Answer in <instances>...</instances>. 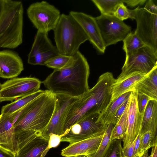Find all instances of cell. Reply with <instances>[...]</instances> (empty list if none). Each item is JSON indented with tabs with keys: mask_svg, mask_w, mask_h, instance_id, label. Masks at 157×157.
<instances>
[{
	"mask_svg": "<svg viewBox=\"0 0 157 157\" xmlns=\"http://www.w3.org/2000/svg\"><path fill=\"white\" fill-rule=\"evenodd\" d=\"M137 92L132 91L129 97L126 133L122 139L123 147L132 143L140 134L143 114L139 112L137 104Z\"/></svg>",
	"mask_w": 157,
	"mask_h": 157,
	"instance_id": "cell-14",
	"label": "cell"
},
{
	"mask_svg": "<svg viewBox=\"0 0 157 157\" xmlns=\"http://www.w3.org/2000/svg\"><path fill=\"white\" fill-rule=\"evenodd\" d=\"M62 136L53 133L49 135L47 148L48 151L50 149L56 147L59 145L61 142V138Z\"/></svg>",
	"mask_w": 157,
	"mask_h": 157,
	"instance_id": "cell-35",
	"label": "cell"
},
{
	"mask_svg": "<svg viewBox=\"0 0 157 157\" xmlns=\"http://www.w3.org/2000/svg\"><path fill=\"white\" fill-rule=\"evenodd\" d=\"M55 104L53 113L49 123L41 135L48 140L51 133L64 135V121L68 108L79 98L62 94H55Z\"/></svg>",
	"mask_w": 157,
	"mask_h": 157,
	"instance_id": "cell-12",
	"label": "cell"
},
{
	"mask_svg": "<svg viewBox=\"0 0 157 157\" xmlns=\"http://www.w3.org/2000/svg\"><path fill=\"white\" fill-rule=\"evenodd\" d=\"M141 140V135L139 134L134 140L133 157H137L138 156L140 148Z\"/></svg>",
	"mask_w": 157,
	"mask_h": 157,
	"instance_id": "cell-38",
	"label": "cell"
},
{
	"mask_svg": "<svg viewBox=\"0 0 157 157\" xmlns=\"http://www.w3.org/2000/svg\"><path fill=\"white\" fill-rule=\"evenodd\" d=\"M59 53L56 47L53 49L38 54L32 57L28 58V63L33 65H44V63L46 61Z\"/></svg>",
	"mask_w": 157,
	"mask_h": 157,
	"instance_id": "cell-30",
	"label": "cell"
},
{
	"mask_svg": "<svg viewBox=\"0 0 157 157\" xmlns=\"http://www.w3.org/2000/svg\"><path fill=\"white\" fill-rule=\"evenodd\" d=\"M48 34L45 32L37 31L31 50L28 55V58L56 47L52 43L48 36Z\"/></svg>",
	"mask_w": 157,
	"mask_h": 157,
	"instance_id": "cell-23",
	"label": "cell"
},
{
	"mask_svg": "<svg viewBox=\"0 0 157 157\" xmlns=\"http://www.w3.org/2000/svg\"><path fill=\"white\" fill-rule=\"evenodd\" d=\"M90 73L88 62L78 51L63 67L54 70L42 83L55 94L79 97L89 89Z\"/></svg>",
	"mask_w": 157,
	"mask_h": 157,
	"instance_id": "cell-2",
	"label": "cell"
},
{
	"mask_svg": "<svg viewBox=\"0 0 157 157\" xmlns=\"http://www.w3.org/2000/svg\"><path fill=\"white\" fill-rule=\"evenodd\" d=\"M103 157H123L121 140H112Z\"/></svg>",
	"mask_w": 157,
	"mask_h": 157,
	"instance_id": "cell-33",
	"label": "cell"
},
{
	"mask_svg": "<svg viewBox=\"0 0 157 157\" xmlns=\"http://www.w3.org/2000/svg\"><path fill=\"white\" fill-rule=\"evenodd\" d=\"M131 92L125 93L115 99L111 101L105 109L99 115L96 122L106 125L111 124L118 109L123 102L129 98Z\"/></svg>",
	"mask_w": 157,
	"mask_h": 157,
	"instance_id": "cell-22",
	"label": "cell"
},
{
	"mask_svg": "<svg viewBox=\"0 0 157 157\" xmlns=\"http://www.w3.org/2000/svg\"><path fill=\"white\" fill-rule=\"evenodd\" d=\"M129 102L122 115L113 128L111 136V140H122L125 135L127 129Z\"/></svg>",
	"mask_w": 157,
	"mask_h": 157,
	"instance_id": "cell-26",
	"label": "cell"
},
{
	"mask_svg": "<svg viewBox=\"0 0 157 157\" xmlns=\"http://www.w3.org/2000/svg\"><path fill=\"white\" fill-rule=\"evenodd\" d=\"M114 125L112 124H108L104 133L102 140L96 152L90 156V157H103L108 149L111 141V134Z\"/></svg>",
	"mask_w": 157,
	"mask_h": 157,
	"instance_id": "cell-28",
	"label": "cell"
},
{
	"mask_svg": "<svg viewBox=\"0 0 157 157\" xmlns=\"http://www.w3.org/2000/svg\"><path fill=\"white\" fill-rule=\"evenodd\" d=\"M152 99L147 95L140 93H137V101L140 113L143 114L148 101Z\"/></svg>",
	"mask_w": 157,
	"mask_h": 157,
	"instance_id": "cell-34",
	"label": "cell"
},
{
	"mask_svg": "<svg viewBox=\"0 0 157 157\" xmlns=\"http://www.w3.org/2000/svg\"><path fill=\"white\" fill-rule=\"evenodd\" d=\"M129 101V98L125 100L121 105L116 113L113 119L111 124L114 125L117 122L124 112Z\"/></svg>",
	"mask_w": 157,
	"mask_h": 157,
	"instance_id": "cell-36",
	"label": "cell"
},
{
	"mask_svg": "<svg viewBox=\"0 0 157 157\" xmlns=\"http://www.w3.org/2000/svg\"><path fill=\"white\" fill-rule=\"evenodd\" d=\"M98 117L90 116L78 121L64 133L61 137V142L72 144L104 133L107 125L97 123Z\"/></svg>",
	"mask_w": 157,
	"mask_h": 157,
	"instance_id": "cell-11",
	"label": "cell"
},
{
	"mask_svg": "<svg viewBox=\"0 0 157 157\" xmlns=\"http://www.w3.org/2000/svg\"><path fill=\"white\" fill-rule=\"evenodd\" d=\"M69 14L82 28L87 36L88 40L93 47L99 52L104 53L106 48L95 17L81 12L71 11Z\"/></svg>",
	"mask_w": 157,
	"mask_h": 157,
	"instance_id": "cell-13",
	"label": "cell"
},
{
	"mask_svg": "<svg viewBox=\"0 0 157 157\" xmlns=\"http://www.w3.org/2000/svg\"><path fill=\"white\" fill-rule=\"evenodd\" d=\"M136 34L147 46L157 54V6L153 0L146 2L144 7L136 8Z\"/></svg>",
	"mask_w": 157,
	"mask_h": 157,
	"instance_id": "cell-6",
	"label": "cell"
},
{
	"mask_svg": "<svg viewBox=\"0 0 157 157\" xmlns=\"http://www.w3.org/2000/svg\"><path fill=\"white\" fill-rule=\"evenodd\" d=\"M134 142L132 143L122 147L123 157H134L133 152Z\"/></svg>",
	"mask_w": 157,
	"mask_h": 157,
	"instance_id": "cell-37",
	"label": "cell"
},
{
	"mask_svg": "<svg viewBox=\"0 0 157 157\" xmlns=\"http://www.w3.org/2000/svg\"><path fill=\"white\" fill-rule=\"evenodd\" d=\"M115 80L111 72L104 73L99 77L94 86L70 106L64 121V133L84 117L99 116L111 101L112 86Z\"/></svg>",
	"mask_w": 157,
	"mask_h": 157,
	"instance_id": "cell-3",
	"label": "cell"
},
{
	"mask_svg": "<svg viewBox=\"0 0 157 157\" xmlns=\"http://www.w3.org/2000/svg\"><path fill=\"white\" fill-rule=\"evenodd\" d=\"M15 154L0 147V157H15Z\"/></svg>",
	"mask_w": 157,
	"mask_h": 157,
	"instance_id": "cell-39",
	"label": "cell"
},
{
	"mask_svg": "<svg viewBox=\"0 0 157 157\" xmlns=\"http://www.w3.org/2000/svg\"><path fill=\"white\" fill-rule=\"evenodd\" d=\"M136 9L133 10H129L127 8L123 3L120 4L113 16L122 21L128 18L132 20L135 19Z\"/></svg>",
	"mask_w": 157,
	"mask_h": 157,
	"instance_id": "cell-32",
	"label": "cell"
},
{
	"mask_svg": "<svg viewBox=\"0 0 157 157\" xmlns=\"http://www.w3.org/2000/svg\"><path fill=\"white\" fill-rule=\"evenodd\" d=\"M55 100V94L46 90L22 108L14 124V138L18 151L38 132L42 134L52 117Z\"/></svg>",
	"mask_w": 157,
	"mask_h": 157,
	"instance_id": "cell-1",
	"label": "cell"
},
{
	"mask_svg": "<svg viewBox=\"0 0 157 157\" xmlns=\"http://www.w3.org/2000/svg\"><path fill=\"white\" fill-rule=\"evenodd\" d=\"M23 70L22 61L17 53L8 50L0 51V78H15Z\"/></svg>",
	"mask_w": 157,
	"mask_h": 157,
	"instance_id": "cell-16",
	"label": "cell"
},
{
	"mask_svg": "<svg viewBox=\"0 0 157 157\" xmlns=\"http://www.w3.org/2000/svg\"><path fill=\"white\" fill-rule=\"evenodd\" d=\"M22 108L12 113L0 115V147L15 154L18 150L14 138V124Z\"/></svg>",
	"mask_w": 157,
	"mask_h": 157,
	"instance_id": "cell-15",
	"label": "cell"
},
{
	"mask_svg": "<svg viewBox=\"0 0 157 157\" xmlns=\"http://www.w3.org/2000/svg\"><path fill=\"white\" fill-rule=\"evenodd\" d=\"M1 84L0 83V86H1Z\"/></svg>",
	"mask_w": 157,
	"mask_h": 157,
	"instance_id": "cell-44",
	"label": "cell"
},
{
	"mask_svg": "<svg viewBox=\"0 0 157 157\" xmlns=\"http://www.w3.org/2000/svg\"><path fill=\"white\" fill-rule=\"evenodd\" d=\"M27 13L37 31L48 33L54 29L61 15L57 9L45 1L32 4L28 7Z\"/></svg>",
	"mask_w": 157,
	"mask_h": 157,
	"instance_id": "cell-7",
	"label": "cell"
},
{
	"mask_svg": "<svg viewBox=\"0 0 157 157\" xmlns=\"http://www.w3.org/2000/svg\"><path fill=\"white\" fill-rule=\"evenodd\" d=\"M105 47L123 41L131 27L114 16L101 14L95 17Z\"/></svg>",
	"mask_w": 157,
	"mask_h": 157,
	"instance_id": "cell-10",
	"label": "cell"
},
{
	"mask_svg": "<svg viewBox=\"0 0 157 157\" xmlns=\"http://www.w3.org/2000/svg\"><path fill=\"white\" fill-rule=\"evenodd\" d=\"M41 82L34 77H26L11 78L1 84L0 102L12 101L39 90Z\"/></svg>",
	"mask_w": 157,
	"mask_h": 157,
	"instance_id": "cell-9",
	"label": "cell"
},
{
	"mask_svg": "<svg viewBox=\"0 0 157 157\" xmlns=\"http://www.w3.org/2000/svg\"><path fill=\"white\" fill-rule=\"evenodd\" d=\"M104 133L69 144L62 150L61 155L66 157H73L79 155H91L94 154L98 148Z\"/></svg>",
	"mask_w": 157,
	"mask_h": 157,
	"instance_id": "cell-17",
	"label": "cell"
},
{
	"mask_svg": "<svg viewBox=\"0 0 157 157\" xmlns=\"http://www.w3.org/2000/svg\"><path fill=\"white\" fill-rule=\"evenodd\" d=\"M133 90L157 101V66L154 67L145 78L134 86L132 91Z\"/></svg>",
	"mask_w": 157,
	"mask_h": 157,
	"instance_id": "cell-21",
	"label": "cell"
},
{
	"mask_svg": "<svg viewBox=\"0 0 157 157\" xmlns=\"http://www.w3.org/2000/svg\"><path fill=\"white\" fill-rule=\"evenodd\" d=\"M149 157H157V145L152 147L151 155Z\"/></svg>",
	"mask_w": 157,
	"mask_h": 157,
	"instance_id": "cell-40",
	"label": "cell"
},
{
	"mask_svg": "<svg viewBox=\"0 0 157 157\" xmlns=\"http://www.w3.org/2000/svg\"><path fill=\"white\" fill-rule=\"evenodd\" d=\"M123 49L127 56L146 46L134 32H130L123 40Z\"/></svg>",
	"mask_w": 157,
	"mask_h": 157,
	"instance_id": "cell-27",
	"label": "cell"
},
{
	"mask_svg": "<svg viewBox=\"0 0 157 157\" xmlns=\"http://www.w3.org/2000/svg\"><path fill=\"white\" fill-rule=\"evenodd\" d=\"M157 66V54L145 46L126 56L121 73L117 79L124 78L137 72L147 74Z\"/></svg>",
	"mask_w": 157,
	"mask_h": 157,
	"instance_id": "cell-8",
	"label": "cell"
},
{
	"mask_svg": "<svg viewBox=\"0 0 157 157\" xmlns=\"http://www.w3.org/2000/svg\"><path fill=\"white\" fill-rule=\"evenodd\" d=\"M48 142L41 135L38 136L21 149L15 157H44L48 151Z\"/></svg>",
	"mask_w": 157,
	"mask_h": 157,
	"instance_id": "cell-18",
	"label": "cell"
},
{
	"mask_svg": "<svg viewBox=\"0 0 157 157\" xmlns=\"http://www.w3.org/2000/svg\"><path fill=\"white\" fill-rule=\"evenodd\" d=\"M45 90H39L34 93L20 98L3 106L1 113L10 114L19 110L44 93Z\"/></svg>",
	"mask_w": 157,
	"mask_h": 157,
	"instance_id": "cell-24",
	"label": "cell"
},
{
	"mask_svg": "<svg viewBox=\"0 0 157 157\" xmlns=\"http://www.w3.org/2000/svg\"><path fill=\"white\" fill-rule=\"evenodd\" d=\"M157 101L151 99L148 102L143 115L140 134L142 135L151 131L157 135Z\"/></svg>",
	"mask_w": 157,
	"mask_h": 157,
	"instance_id": "cell-20",
	"label": "cell"
},
{
	"mask_svg": "<svg viewBox=\"0 0 157 157\" xmlns=\"http://www.w3.org/2000/svg\"><path fill=\"white\" fill-rule=\"evenodd\" d=\"M156 145H157V135L151 131L146 132L141 135L140 146L138 157L141 156L150 148Z\"/></svg>",
	"mask_w": 157,
	"mask_h": 157,
	"instance_id": "cell-29",
	"label": "cell"
},
{
	"mask_svg": "<svg viewBox=\"0 0 157 157\" xmlns=\"http://www.w3.org/2000/svg\"><path fill=\"white\" fill-rule=\"evenodd\" d=\"M90 155H75L73 157H90Z\"/></svg>",
	"mask_w": 157,
	"mask_h": 157,
	"instance_id": "cell-42",
	"label": "cell"
},
{
	"mask_svg": "<svg viewBox=\"0 0 157 157\" xmlns=\"http://www.w3.org/2000/svg\"><path fill=\"white\" fill-rule=\"evenodd\" d=\"M71 56L59 53L46 61L44 65L54 70L59 69L68 63Z\"/></svg>",
	"mask_w": 157,
	"mask_h": 157,
	"instance_id": "cell-31",
	"label": "cell"
},
{
	"mask_svg": "<svg viewBox=\"0 0 157 157\" xmlns=\"http://www.w3.org/2000/svg\"><path fill=\"white\" fill-rule=\"evenodd\" d=\"M147 74L135 73L122 78L116 79L112 86L111 101L125 93L132 91L134 86L145 78Z\"/></svg>",
	"mask_w": 157,
	"mask_h": 157,
	"instance_id": "cell-19",
	"label": "cell"
},
{
	"mask_svg": "<svg viewBox=\"0 0 157 157\" xmlns=\"http://www.w3.org/2000/svg\"><path fill=\"white\" fill-rule=\"evenodd\" d=\"M3 6V0H0V16L1 14Z\"/></svg>",
	"mask_w": 157,
	"mask_h": 157,
	"instance_id": "cell-41",
	"label": "cell"
},
{
	"mask_svg": "<svg viewBox=\"0 0 157 157\" xmlns=\"http://www.w3.org/2000/svg\"><path fill=\"white\" fill-rule=\"evenodd\" d=\"M91 1L100 11L101 14L113 16L119 5L125 3L129 6L133 7V0H92Z\"/></svg>",
	"mask_w": 157,
	"mask_h": 157,
	"instance_id": "cell-25",
	"label": "cell"
},
{
	"mask_svg": "<svg viewBox=\"0 0 157 157\" xmlns=\"http://www.w3.org/2000/svg\"><path fill=\"white\" fill-rule=\"evenodd\" d=\"M148 151H145L142 156L140 157H149Z\"/></svg>",
	"mask_w": 157,
	"mask_h": 157,
	"instance_id": "cell-43",
	"label": "cell"
},
{
	"mask_svg": "<svg viewBox=\"0 0 157 157\" xmlns=\"http://www.w3.org/2000/svg\"><path fill=\"white\" fill-rule=\"evenodd\" d=\"M23 13L21 2L3 0L0 16V48L14 49L22 43Z\"/></svg>",
	"mask_w": 157,
	"mask_h": 157,
	"instance_id": "cell-4",
	"label": "cell"
},
{
	"mask_svg": "<svg viewBox=\"0 0 157 157\" xmlns=\"http://www.w3.org/2000/svg\"><path fill=\"white\" fill-rule=\"evenodd\" d=\"M53 30L56 46L62 54L72 56L79 51L80 45L88 40L82 28L70 14H61Z\"/></svg>",
	"mask_w": 157,
	"mask_h": 157,
	"instance_id": "cell-5",
	"label": "cell"
}]
</instances>
